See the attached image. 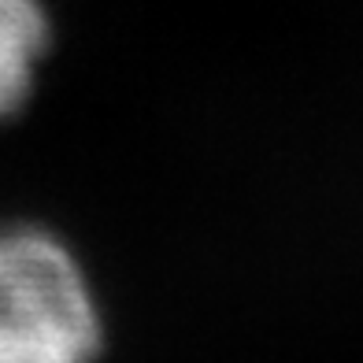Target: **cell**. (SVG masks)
<instances>
[{
    "mask_svg": "<svg viewBox=\"0 0 363 363\" xmlns=\"http://www.w3.org/2000/svg\"><path fill=\"white\" fill-rule=\"evenodd\" d=\"M104 323L82 263L41 226L0 230V363H96Z\"/></svg>",
    "mask_w": 363,
    "mask_h": 363,
    "instance_id": "obj_1",
    "label": "cell"
},
{
    "mask_svg": "<svg viewBox=\"0 0 363 363\" xmlns=\"http://www.w3.org/2000/svg\"><path fill=\"white\" fill-rule=\"evenodd\" d=\"M48 41L52 30L38 0H0V119L30 101Z\"/></svg>",
    "mask_w": 363,
    "mask_h": 363,
    "instance_id": "obj_2",
    "label": "cell"
}]
</instances>
